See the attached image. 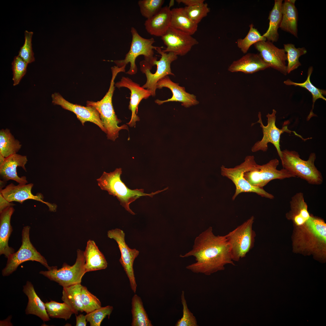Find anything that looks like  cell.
<instances>
[{"label": "cell", "mask_w": 326, "mask_h": 326, "mask_svg": "<svg viewBox=\"0 0 326 326\" xmlns=\"http://www.w3.org/2000/svg\"><path fill=\"white\" fill-rule=\"evenodd\" d=\"M193 256L196 262L186 267L194 273L206 275L225 269L227 264L235 265L230 245L224 236H216L209 227L197 236L192 249L181 257Z\"/></svg>", "instance_id": "obj_1"}, {"label": "cell", "mask_w": 326, "mask_h": 326, "mask_svg": "<svg viewBox=\"0 0 326 326\" xmlns=\"http://www.w3.org/2000/svg\"><path fill=\"white\" fill-rule=\"evenodd\" d=\"M293 245L296 252L324 256L326 252V224L324 220L310 215L304 224L295 228Z\"/></svg>", "instance_id": "obj_2"}, {"label": "cell", "mask_w": 326, "mask_h": 326, "mask_svg": "<svg viewBox=\"0 0 326 326\" xmlns=\"http://www.w3.org/2000/svg\"><path fill=\"white\" fill-rule=\"evenodd\" d=\"M122 173L120 168H116L113 171L109 173L104 171L97 181L101 190L107 191L109 194L116 197L120 204L133 215L135 213L129 208L130 203L141 196H148L152 197L155 195L167 189L166 188L150 193H144L142 189L131 190L121 181L120 175Z\"/></svg>", "instance_id": "obj_3"}, {"label": "cell", "mask_w": 326, "mask_h": 326, "mask_svg": "<svg viewBox=\"0 0 326 326\" xmlns=\"http://www.w3.org/2000/svg\"><path fill=\"white\" fill-rule=\"evenodd\" d=\"M125 67L114 66L111 68L112 77L109 89L101 100L94 102L87 101V106L94 108L99 113L103 126L107 131V139L115 141L118 137L119 131L121 129H128V126L123 125L119 126L121 121L116 115L112 103V98L115 89L114 80L117 74L125 72Z\"/></svg>", "instance_id": "obj_4"}, {"label": "cell", "mask_w": 326, "mask_h": 326, "mask_svg": "<svg viewBox=\"0 0 326 326\" xmlns=\"http://www.w3.org/2000/svg\"><path fill=\"white\" fill-rule=\"evenodd\" d=\"M280 158L283 168L295 177H299L312 185H319L322 183V175L315 165L316 159L315 153H311L308 159L304 160L300 158L296 151L285 149L281 151Z\"/></svg>", "instance_id": "obj_5"}, {"label": "cell", "mask_w": 326, "mask_h": 326, "mask_svg": "<svg viewBox=\"0 0 326 326\" xmlns=\"http://www.w3.org/2000/svg\"><path fill=\"white\" fill-rule=\"evenodd\" d=\"M132 40L130 49L126 54L125 59L120 60L113 61L117 66L121 67L126 66L130 63V68L126 73L130 75L136 74L137 68L135 63L136 59L139 56L143 55L144 60L151 67L154 65L157 58L154 56L153 50H156L157 46H154L153 44L155 41L153 38H144L141 36L136 29L133 27L131 29Z\"/></svg>", "instance_id": "obj_6"}, {"label": "cell", "mask_w": 326, "mask_h": 326, "mask_svg": "<svg viewBox=\"0 0 326 326\" xmlns=\"http://www.w3.org/2000/svg\"><path fill=\"white\" fill-rule=\"evenodd\" d=\"M254 218L252 216L225 235L231 248L233 261L245 257L254 247L256 234L253 229Z\"/></svg>", "instance_id": "obj_7"}, {"label": "cell", "mask_w": 326, "mask_h": 326, "mask_svg": "<svg viewBox=\"0 0 326 326\" xmlns=\"http://www.w3.org/2000/svg\"><path fill=\"white\" fill-rule=\"evenodd\" d=\"M85 263V252L78 249L76 260L73 265L64 263L61 268L58 269L57 266H52L47 271H41L39 273L63 287H67L81 283L82 277L86 273Z\"/></svg>", "instance_id": "obj_8"}, {"label": "cell", "mask_w": 326, "mask_h": 326, "mask_svg": "<svg viewBox=\"0 0 326 326\" xmlns=\"http://www.w3.org/2000/svg\"><path fill=\"white\" fill-rule=\"evenodd\" d=\"M279 164L277 158L272 159L262 165L255 162L244 172L243 177L252 186L261 188L273 180L295 177L283 168L278 170Z\"/></svg>", "instance_id": "obj_9"}, {"label": "cell", "mask_w": 326, "mask_h": 326, "mask_svg": "<svg viewBox=\"0 0 326 326\" xmlns=\"http://www.w3.org/2000/svg\"><path fill=\"white\" fill-rule=\"evenodd\" d=\"M255 161L254 156L248 155L246 157L242 163L234 168H227L223 165L221 167L222 175L230 180L235 187V192L232 198L233 200L239 194L244 192L254 193L262 197L270 199L274 198L273 195L267 192L263 188L252 186L244 177V172Z\"/></svg>", "instance_id": "obj_10"}, {"label": "cell", "mask_w": 326, "mask_h": 326, "mask_svg": "<svg viewBox=\"0 0 326 326\" xmlns=\"http://www.w3.org/2000/svg\"><path fill=\"white\" fill-rule=\"evenodd\" d=\"M30 227H24L22 232V245L16 252L8 258L5 267L2 270L3 276H8L17 269L18 266L25 261L31 260L41 263L49 270V266L45 258L39 252L31 243L29 237Z\"/></svg>", "instance_id": "obj_11"}, {"label": "cell", "mask_w": 326, "mask_h": 326, "mask_svg": "<svg viewBox=\"0 0 326 326\" xmlns=\"http://www.w3.org/2000/svg\"><path fill=\"white\" fill-rule=\"evenodd\" d=\"M276 113V111L275 109H273L271 113H268L266 115L267 124L266 126H264L262 121L261 113L260 112H259V120L257 123L260 124V126L262 129L263 136L260 140L256 142L252 147L251 150L252 152H256L259 151L264 152L267 151L268 149V144L270 143L274 146L280 158L281 155L280 145V136L284 132L290 134L293 133L295 135L304 141L310 139V138L306 139L303 138L295 131L289 129L287 125L283 126L281 129L278 128L275 124Z\"/></svg>", "instance_id": "obj_12"}, {"label": "cell", "mask_w": 326, "mask_h": 326, "mask_svg": "<svg viewBox=\"0 0 326 326\" xmlns=\"http://www.w3.org/2000/svg\"><path fill=\"white\" fill-rule=\"evenodd\" d=\"M155 50L161 56L159 60H156L154 62V65L157 66V70L154 73L150 72L152 67L146 62L144 60L140 62L141 70L145 74L147 79L146 83L142 87L150 91L152 96L155 95L157 83L160 79L168 75H174L171 72V64L177 58V56L174 53L163 52L160 47H157Z\"/></svg>", "instance_id": "obj_13"}, {"label": "cell", "mask_w": 326, "mask_h": 326, "mask_svg": "<svg viewBox=\"0 0 326 326\" xmlns=\"http://www.w3.org/2000/svg\"><path fill=\"white\" fill-rule=\"evenodd\" d=\"M125 233L123 230L117 228L109 230L107 232L108 237L115 240L118 244L121 254L120 262L129 279L131 289L135 293L137 285L133 269V264L135 259L139 255V252L136 249H131L128 247L125 241Z\"/></svg>", "instance_id": "obj_14"}, {"label": "cell", "mask_w": 326, "mask_h": 326, "mask_svg": "<svg viewBox=\"0 0 326 326\" xmlns=\"http://www.w3.org/2000/svg\"><path fill=\"white\" fill-rule=\"evenodd\" d=\"M161 37L166 48L164 53L172 52L177 56L187 54L198 42L190 34L170 27Z\"/></svg>", "instance_id": "obj_15"}, {"label": "cell", "mask_w": 326, "mask_h": 326, "mask_svg": "<svg viewBox=\"0 0 326 326\" xmlns=\"http://www.w3.org/2000/svg\"><path fill=\"white\" fill-rule=\"evenodd\" d=\"M51 97L52 103L54 105H60L63 109L73 112L83 126L84 125L85 122H92L98 126L102 131L107 134V131L103 126L99 114L94 108L70 103L58 93L52 94Z\"/></svg>", "instance_id": "obj_16"}, {"label": "cell", "mask_w": 326, "mask_h": 326, "mask_svg": "<svg viewBox=\"0 0 326 326\" xmlns=\"http://www.w3.org/2000/svg\"><path fill=\"white\" fill-rule=\"evenodd\" d=\"M254 45L264 61L270 67L284 75L287 74L286 54L283 49L277 47L273 43L267 40L258 42Z\"/></svg>", "instance_id": "obj_17"}, {"label": "cell", "mask_w": 326, "mask_h": 326, "mask_svg": "<svg viewBox=\"0 0 326 326\" xmlns=\"http://www.w3.org/2000/svg\"><path fill=\"white\" fill-rule=\"evenodd\" d=\"M33 186L32 183L19 184L17 185L11 183L5 188L1 190L0 193L10 202L15 201L22 203L27 200L32 199L45 204L48 206L50 211H56L57 207L56 204L44 201L43 196L41 193H38L36 195L32 194L31 189Z\"/></svg>", "instance_id": "obj_18"}, {"label": "cell", "mask_w": 326, "mask_h": 326, "mask_svg": "<svg viewBox=\"0 0 326 326\" xmlns=\"http://www.w3.org/2000/svg\"><path fill=\"white\" fill-rule=\"evenodd\" d=\"M114 85L118 88H127L131 91L129 109L131 111L132 114L130 120L127 124L131 127H133L135 126L136 122L140 120L136 114L139 104L142 99H147L151 96V92L128 77H123L120 81Z\"/></svg>", "instance_id": "obj_19"}, {"label": "cell", "mask_w": 326, "mask_h": 326, "mask_svg": "<svg viewBox=\"0 0 326 326\" xmlns=\"http://www.w3.org/2000/svg\"><path fill=\"white\" fill-rule=\"evenodd\" d=\"M163 87L169 89L172 92V96L165 100H155V103L158 105L168 102H179L181 103L182 105L187 108L199 104L195 95L186 92L184 87L173 82L168 75L160 79L157 83V89H161Z\"/></svg>", "instance_id": "obj_20"}, {"label": "cell", "mask_w": 326, "mask_h": 326, "mask_svg": "<svg viewBox=\"0 0 326 326\" xmlns=\"http://www.w3.org/2000/svg\"><path fill=\"white\" fill-rule=\"evenodd\" d=\"M27 161V156L17 153L5 158L3 163L0 165V174L3 181L14 180L19 184H24L27 183L25 176L19 177L17 175V168L21 167L26 171L25 165Z\"/></svg>", "instance_id": "obj_21"}, {"label": "cell", "mask_w": 326, "mask_h": 326, "mask_svg": "<svg viewBox=\"0 0 326 326\" xmlns=\"http://www.w3.org/2000/svg\"><path fill=\"white\" fill-rule=\"evenodd\" d=\"M270 67L259 54L249 53L233 62L228 67V70L232 72L252 74Z\"/></svg>", "instance_id": "obj_22"}, {"label": "cell", "mask_w": 326, "mask_h": 326, "mask_svg": "<svg viewBox=\"0 0 326 326\" xmlns=\"http://www.w3.org/2000/svg\"><path fill=\"white\" fill-rule=\"evenodd\" d=\"M170 6L162 7L160 11L144 23L147 31L150 34L161 37L170 26L171 13Z\"/></svg>", "instance_id": "obj_23"}, {"label": "cell", "mask_w": 326, "mask_h": 326, "mask_svg": "<svg viewBox=\"0 0 326 326\" xmlns=\"http://www.w3.org/2000/svg\"><path fill=\"white\" fill-rule=\"evenodd\" d=\"M290 204V209L286 214V217L292 221L295 228L300 227L310 216L303 193L301 192L296 193L292 197Z\"/></svg>", "instance_id": "obj_24"}, {"label": "cell", "mask_w": 326, "mask_h": 326, "mask_svg": "<svg viewBox=\"0 0 326 326\" xmlns=\"http://www.w3.org/2000/svg\"><path fill=\"white\" fill-rule=\"evenodd\" d=\"M14 211L13 206H10L0 213V254L4 255L7 258L14 253V249L8 244L12 231L11 219Z\"/></svg>", "instance_id": "obj_25"}, {"label": "cell", "mask_w": 326, "mask_h": 326, "mask_svg": "<svg viewBox=\"0 0 326 326\" xmlns=\"http://www.w3.org/2000/svg\"><path fill=\"white\" fill-rule=\"evenodd\" d=\"M23 292L28 298V302L25 310L27 315H36L44 321L50 319L46 312L45 303L37 295L31 283L27 281L23 286Z\"/></svg>", "instance_id": "obj_26"}, {"label": "cell", "mask_w": 326, "mask_h": 326, "mask_svg": "<svg viewBox=\"0 0 326 326\" xmlns=\"http://www.w3.org/2000/svg\"><path fill=\"white\" fill-rule=\"evenodd\" d=\"M295 0H285L282 3V18L280 28L298 37V12Z\"/></svg>", "instance_id": "obj_27"}, {"label": "cell", "mask_w": 326, "mask_h": 326, "mask_svg": "<svg viewBox=\"0 0 326 326\" xmlns=\"http://www.w3.org/2000/svg\"><path fill=\"white\" fill-rule=\"evenodd\" d=\"M84 252L86 272L104 269L107 267V261L94 241L89 240L88 241Z\"/></svg>", "instance_id": "obj_28"}, {"label": "cell", "mask_w": 326, "mask_h": 326, "mask_svg": "<svg viewBox=\"0 0 326 326\" xmlns=\"http://www.w3.org/2000/svg\"><path fill=\"white\" fill-rule=\"evenodd\" d=\"M171 13L170 27L191 35L197 31L198 24L189 18L184 8H174L171 10Z\"/></svg>", "instance_id": "obj_29"}, {"label": "cell", "mask_w": 326, "mask_h": 326, "mask_svg": "<svg viewBox=\"0 0 326 326\" xmlns=\"http://www.w3.org/2000/svg\"><path fill=\"white\" fill-rule=\"evenodd\" d=\"M282 0H275L274 6L270 11L268 19L269 20V27L262 36L266 40L272 43L277 42L279 38L278 30L281 21V11Z\"/></svg>", "instance_id": "obj_30"}, {"label": "cell", "mask_w": 326, "mask_h": 326, "mask_svg": "<svg viewBox=\"0 0 326 326\" xmlns=\"http://www.w3.org/2000/svg\"><path fill=\"white\" fill-rule=\"evenodd\" d=\"M313 71V67L310 66L308 69L306 80L303 83L294 82L289 79H287L283 82L285 84L287 85H293L304 88L311 94L312 97V107L309 114L307 117V121H309L312 117L316 116V115L313 112L314 104L316 101L319 99H322L325 101H326V98L324 96L326 95V90L316 88L312 84L311 82L310 78Z\"/></svg>", "instance_id": "obj_31"}, {"label": "cell", "mask_w": 326, "mask_h": 326, "mask_svg": "<svg viewBox=\"0 0 326 326\" xmlns=\"http://www.w3.org/2000/svg\"><path fill=\"white\" fill-rule=\"evenodd\" d=\"M82 286L78 283L63 287L62 299L72 309L74 314L84 312L81 293Z\"/></svg>", "instance_id": "obj_32"}, {"label": "cell", "mask_w": 326, "mask_h": 326, "mask_svg": "<svg viewBox=\"0 0 326 326\" xmlns=\"http://www.w3.org/2000/svg\"><path fill=\"white\" fill-rule=\"evenodd\" d=\"M8 129L0 130V154L5 158L16 154L21 147Z\"/></svg>", "instance_id": "obj_33"}, {"label": "cell", "mask_w": 326, "mask_h": 326, "mask_svg": "<svg viewBox=\"0 0 326 326\" xmlns=\"http://www.w3.org/2000/svg\"><path fill=\"white\" fill-rule=\"evenodd\" d=\"M132 326H152L141 298L135 294L132 299Z\"/></svg>", "instance_id": "obj_34"}, {"label": "cell", "mask_w": 326, "mask_h": 326, "mask_svg": "<svg viewBox=\"0 0 326 326\" xmlns=\"http://www.w3.org/2000/svg\"><path fill=\"white\" fill-rule=\"evenodd\" d=\"M284 49L287 53V74L296 69L301 64L299 61L300 56L306 54L307 50L304 47L296 48L292 43L285 44Z\"/></svg>", "instance_id": "obj_35"}, {"label": "cell", "mask_w": 326, "mask_h": 326, "mask_svg": "<svg viewBox=\"0 0 326 326\" xmlns=\"http://www.w3.org/2000/svg\"><path fill=\"white\" fill-rule=\"evenodd\" d=\"M44 303L50 318H62L67 320L74 314L71 308L65 302L61 303L51 300Z\"/></svg>", "instance_id": "obj_36"}, {"label": "cell", "mask_w": 326, "mask_h": 326, "mask_svg": "<svg viewBox=\"0 0 326 326\" xmlns=\"http://www.w3.org/2000/svg\"><path fill=\"white\" fill-rule=\"evenodd\" d=\"M250 29L248 34L243 39L239 38L236 41L238 47L244 53H246L250 46L256 43L266 41V39L261 35L252 23L249 26Z\"/></svg>", "instance_id": "obj_37"}, {"label": "cell", "mask_w": 326, "mask_h": 326, "mask_svg": "<svg viewBox=\"0 0 326 326\" xmlns=\"http://www.w3.org/2000/svg\"><path fill=\"white\" fill-rule=\"evenodd\" d=\"M164 2L163 0H140L138 5L142 15L148 19L160 11Z\"/></svg>", "instance_id": "obj_38"}, {"label": "cell", "mask_w": 326, "mask_h": 326, "mask_svg": "<svg viewBox=\"0 0 326 326\" xmlns=\"http://www.w3.org/2000/svg\"><path fill=\"white\" fill-rule=\"evenodd\" d=\"M184 8L189 18L197 24L210 11L207 4L204 2L192 6H185Z\"/></svg>", "instance_id": "obj_39"}, {"label": "cell", "mask_w": 326, "mask_h": 326, "mask_svg": "<svg viewBox=\"0 0 326 326\" xmlns=\"http://www.w3.org/2000/svg\"><path fill=\"white\" fill-rule=\"evenodd\" d=\"M81 298L84 312L87 314L101 307L99 299L88 291L85 286H82Z\"/></svg>", "instance_id": "obj_40"}, {"label": "cell", "mask_w": 326, "mask_h": 326, "mask_svg": "<svg viewBox=\"0 0 326 326\" xmlns=\"http://www.w3.org/2000/svg\"><path fill=\"white\" fill-rule=\"evenodd\" d=\"M113 309V307L110 305L101 307L87 313L85 315L87 321L89 322L91 326H100L107 316L109 318Z\"/></svg>", "instance_id": "obj_41"}, {"label": "cell", "mask_w": 326, "mask_h": 326, "mask_svg": "<svg viewBox=\"0 0 326 326\" xmlns=\"http://www.w3.org/2000/svg\"><path fill=\"white\" fill-rule=\"evenodd\" d=\"M181 302L183 306V316L178 320L175 326H198L196 317L188 308L185 299L184 292L182 291L181 296Z\"/></svg>", "instance_id": "obj_42"}, {"label": "cell", "mask_w": 326, "mask_h": 326, "mask_svg": "<svg viewBox=\"0 0 326 326\" xmlns=\"http://www.w3.org/2000/svg\"><path fill=\"white\" fill-rule=\"evenodd\" d=\"M33 34L32 32L25 31L24 43L21 48L18 55L28 64L35 61L31 42Z\"/></svg>", "instance_id": "obj_43"}, {"label": "cell", "mask_w": 326, "mask_h": 326, "mask_svg": "<svg viewBox=\"0 0 326 326\" xmlns=\"http://www.w3.org/2000/svg\"><path fill=\"white\" fill-rule=\"evenodd\" d=\"M28 64L19 56L14 57L12 63L14 86L18 85L25 74Z\"/></svg>", "instance_id": "obj_44"}, {"label": "cell", "mask_w": 326, "mask_h": 326, "mask_svg": "<svg viewBox=\"0 0 326 326\" xmlns=\"http://www.w3.org/2000/svg\"><path fill=\"white\" fill-rule=\"evenodd\" d=\"M14 205L15 204L7 200L0 193V213L7 207Z\"/></svg>", "instance_id": "obj_45"}, {"label": "cell", "mask_w": 326, "mask_h": 326, "mask_svg": "<svg viewBox=\"0 0 326 326\" xmlns=\"http://www.w3.org/2000/svg\"><path fill=\"white\" fill-rule=\"evenodd\" d=\"M178 4L182 3L188 7L192 6L204 2V0H176Z\"/></svg>", "instance_id": "obj_46"}, {"label": "cell", "mask_w": 326, "mask_h": 326, "mask_svg": "<svg viewBox=\"0 0 326 326\" xmlns=\"http://www.w3.org/2000/svg\"><path fill=\"white\" fill-rule=\"evenodd\" d=\"M76 326H86L87 324V320L85 315L81 314L76 316Z\"/></svg>", "instance_id": "obj_47"}, {"label": "cell", "mask_w": 326, "mask_h": 326, "mask_svg": "<svg viewBox=\"0 0 326 326\" xmlns=\"http://www.w3.org/2000/svg\"><path fill=\"white\" fill-rule=\"evenodd\" d=\"M5 158L0 154V165L3 163Z\"/></svg>", "instance_id": "obj_48"}]
</instances>
